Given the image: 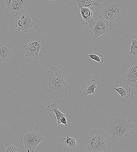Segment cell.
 <instances>
[{"label": "cell", "mask_w": 137, "mask_h": 152, "mask_svg": "<svg viewBox=\"0 0 137 152\" xmlns=\"http://www.w3.org/2000/svg\"><path fill=\"white\" fill-rule=\"evenodd\" d=\"M97 81L94 80H92L91 81H86L85 82L83 85V87L84 89L82 93L84 97H86L88 95L95 93L94 90L97 88Z\"/></svg>", "instance_id": "5bb4252c"}, {"label": "cell", "mask_w": 137, "mask_h": 152, "mask_svg": "<svg viewBox=\"0 0 137 152\" xmlns=\"http://www.w3.org/2000/svg\"><path fill=\"white\" fill-rule=\"evenodd\" d=\"M34 23L29 15L24 12L22 14L20 18L16 19L15 25L17 28V31H22L26 32L32 27Z\"/></svg>", "instance_id": "8fae6325"}, {"label": "cell", "mask_w": 137, "mask_h": 152, "mask_svg": "<svg viewBox=\"0 0 137 152\" xmlns=\"http://www.w3.org/2000/svg\"><path fill=\"white\" fill-rule=\"evenodd\" d=\"M21 150L18 148L13 145L6 144L5 148L3 152H20Z\"/></svg>", "instance_id": "ffe728a7"}, {"label": "cell", "mask_w": 137, "mask_h": 152, "mask_svg": "<svg viewBox=\"0 0 137 152\" xmlns=\"http://www.w3.org/2000/svg\"><path fill=\"white\" fill-rule=\"evenodd\" d=\"M6 12L13 16L22 14L26 10L28 1L27 0H5Z\"/></svg>", "instance_id": "8992f818"}, {"label": "cell", "mask_w": 137, "mask_h": 152, "mask_svg": "<svg viewBox=\"0 0 137 152\" xmlns=\"http://www.w3.org/2000/svg\"><path fill=\"white\" fill-rule=\"evenodd\" d=\"M40 42L39 39H38L36 40L30 42L23 47V52L26 56L36 59L38 58L39 52L44 48Z\"/></svg>", "instance_id": "9c48e42d"}, {"label": "cell", "mask_w": 137, "mask_h": 152, "mask_svg": "<svg viewBox=\"0 0 137 152\" xmlns=\"http://www.w3.org/2000/svg\"><path fill=\"white\" fill-rule=\"evenodd\" d=\"M106 143L105 136L93 134L88 138L87 148L89 151L94 152L105 151Z\"/></svg>", "instance_id": "5b68a950"}, {"label": "cell", "mask_w": 137, "mask_h": 152, "mask_svg": "<svg viewBox=\"0 0 137 152\" xmlns=\"http://www.w3.org/2000/svg\"><path fill=\"white\" fill-rule=\"evenodd\" d=\"M128 48L130 50L129 53L131 55L137 57V40L133 39L131 44L129 45Z\"/></svg>", "instance_id": "ac0fdd59"}, {"label": "cell", "mask_w": 137, "mask_h": 152, "mask_svg": "<svg viewBox=\"0 0 137 152\" xmlns=\"http://www.w3.org/2000/svg\"><path fill=\"white\" fill-rule=\"evenodd\" d=\"M90 58L92 60L102 64L104 61V58L103 55L99 53L95 52L94 53L89 55Z\"/></svg>", "instance_id": "d6986e66"}, {"label": "cell", "mask_w": 137, "mask_h": 152, "mask_svg": "<svg viewBox=\"0 0 137 152\" xmlns=\"http://www.w3.org/2000/svg\"><path fill=\"white\" fill-rule=\"evenodd\" d=\"M109 126L107 129L108 133L117 140L122 137H126L132 129L133 125L130 120H127L123 117L110 118Z\"/></svg>", "instance_id": "3957f363"}, {"label": "cell", "mask_w": 137, "mask_h": 152, "mask_svg": "<svg viewBox=\"0 0 137 152\" xmlns=\"http://www.w3.org/2000/svg\"><path fill=\"white\" fill-rule=\"evenodd\" d=\"M60 121L61 124L64 125L66 127L68 126V125L67 122V120L66 117L64 116L61 117L60 118Z\"/></svg>", "instance_id": "44dd1931"}, {"label": "cell", "mask_w": 137, "mask_h": 152, "mask_svg": "<svg viewBox=\"0 0 137 152\" xmlns=\"http://www.w3.org/2000/svg\"><path fill=\"white\" fill-rule=\"evenodd\" d=\"M79 11L82 18L81 22L84 25L89 24V27L92 28L95 23L92 17L94 15V10L88 8H82Z\"/></svg>", "instance_id": "7c38bea8"}, {"label": "cell", "mask_w": 137, "mask_h": 152, "mask_svg": "<svg viewBox=\"0 0 137 152\" xmlns=\"http://www.w3.org/2000/svg\"><path fill=\"white\" fill-rule=\"evenodd\" d=\"M44 139L40 131L32 130L21 138L20 141L24 145L25 152H32L34 149L37 148L38 145L43 141Z\"/></svg>", "instance_id": "277c9868"}, {"label": "cell", "mask_w": 137, "mask_h": 152, "mask_svg": "<svg viewBox=\"0 0 137 152\" xmlns=\"http://www.w3.org/2000/svg\"><path fill=\"white\" fill-rule=\"evenodd\" d=\"M63 147L65 151H74L78 149L77 142L74 137H70L67 134L66 137L63 138Z\"/></svg>", "instance_id": "4fadbf2b"}, {"label": "cell", "mask_w": 137, "mask_h": 152, "mask_svg": "<svg viewBox=\"0 0 137 152\" xmlns=\"http://www.w3.org/2000/svg\"><path fill=\"white\" fill-rule=\"evenodd\" d=\"M100 15L112 26H121L126 21L131 8L127 0H105L101 5Z\"/></svg>", "instance_id": "7a4b0ae2"}, {"label": "cell", "mask_w": 137, "mask_h": 152, "mask_svg": "<svg viewBox=\"0 0 137 152\" xmlns=\"http://www.w3.org/2000/svg\"><path fill=\"white\" fill-rule=\"evenodd\" d=\"M113 89L117 91L122 99H126L130 96L131 90L128 85H126L117 88H113Z\"/></svg>", "instance_id": "e0dca14e"}, {"label": "cell", "mask_w": 137, "mask_h": 152, "mask_svg": "<svg viewBox=\"0 0 137 152\" xmlns=\"http://www.w3.org/2000/svg\"><path fill=\"white\" fill-rule=\"evenodd\" d=\"M137 62L136 61L132 63L123 76V84L126 85H131L137 88Z\"/></svg>", "instance_id": "ba28073f"}, {"label": "cell", "mask_w": 137, "mask_h": 152, "mask_svg": "<svg viewBox=\"0 0 137 152\" xmlns=\"http://www.w3.org/2000/svg\"><path fill=\"white\" fill-rule=\"evenodd\" d=\"M47 110L51 111L54 113L57 118V124L59 125L61 124L60 119V117L62 116H64L66 118L67 114H64L62 113L60 110L57 106L54 103H51L48 105L47 108Z\"/></svg>", "instance_id": "2e32d148"}, {"label": "cell", "mask_w": 137, "mask_h": 152, "mask_svg": "<svg viewBox=\"0 0 137 152\" xmlns=\"http://www.w3.org/2000/svg\"><path fill=\"white\" fill-rule=\"evenodd\" d=\"M40 87L43 94L52 99L58 97L63 98L67 95L71 89L64 72L57 70L46 72L44 77L40 83Z\"/></svg>", "instance_id": "6da1fadb"}, {"label": "cell", "mask_w": 137, "mask_h": 152, "mask_svg": "<svg viewBox=\"0 0 137 152\" xmlns=\"http://www.w3.org/2000/svg\"><path fill=\"white\" fill-rule=\"evenodd\" d=\"M53 0V1H54L55 0Z\"/></svg>", "instance_id": "7402d4cb"}, {"label": "cell", "mask_w": 137, "mask_h": 152, "mask_svg": "<svg viewBox=\"0 0 137 152\" xmlns=\"http://www.w3.org/2000/svg\"><path fill=\"white\" fill-rule=\"evenodd\" d=\"M73 4L78 7L80 11L82 8H89L93 6L101 5L97 3L95 0H72Z\"/></svg>", "instance_id": "9a60e30c"}, {"label": "cell", "mask_w": 137, "mask_h": 152, "mask_svg": "<svg viewBox=\"0 0 137 152\" xmlns=\"http://www.w3.org/2000/svg\"><path fill=\"white\" fill-rule=\"evenodd\" d=\"M13 48L11 43L8 40L0 41V63H5L12 58Z\"/></svg>", "instance_id": "30bf717a"}, {"label": "cell", "mask_w": 137, "mask_h": 152, "mask_svg": "<svg viewBox=\"0 0 137 152\" xmlns=\"http://www.w3.org/2000/svg\"><path fill=\"white\" fill-rule=\"evenodd\" d=\"M112 27L107 20L100 15L98 20L95 22L91 29L94 34V38L96 39L101 35L104 37H107L108 31L112 30Z\"/></svg>", "instance_id": "52a82bcc"}]
</instances>
